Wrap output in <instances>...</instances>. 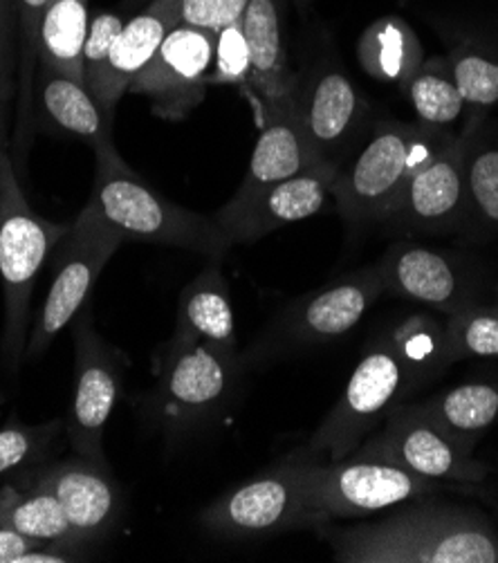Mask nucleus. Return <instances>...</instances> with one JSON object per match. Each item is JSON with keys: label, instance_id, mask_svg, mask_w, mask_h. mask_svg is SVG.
<instances>
[{"label": "nucleus", "instance_id": "f257e3e1", "mask_svg": "<svg viewBox=\"0 0 498 563\" xmlns=\"http://www.w3.org/2000/svg\"><path fill=\"white\" fill-rule=\"evenodd\" d=\"M435 344L440 342L433 328L422 332L409 323V328L391 336V342L373 346L353 371L344 396L312 433L303 452L317 461H342L351 456L422 382L433 362L447 364V342L442 346Z\"/></svg>", "mask_w": 498, "mask_h": 563}, {"label": "nucleus", "instance_id": "f03ea898", "mask_svg": "<svg viewBox=\"0 0 498 563\" xmlns=\"http://www.w3.org/2000/svg\"><path fill=\"white\" fill-rule=\"evenodd\" d=\"M323 537L342 563H498V541L447 505H418L377 523L328 528Z\"/></svg>", "mask_w": 498, "mask_h": 563}, {"label": "nucleus", "instance_id": "7ed1b4c3", "mask_svg": "<svg viewBox=\"0 0 498 563\" xmlns=\"http://www.w3.org/2000/svg\"><path fill=\"white\" fill-rule=\"evenodd\" d=\"M97 172L88 202L124 241L191 250L223 261L232 241L215 218L189 211L157 194L122 159L115 144L95 148Z\"/></svg>", "mask_w": 498, "mask_h": 563}, {"label": "nucleus", "instance_id": "20e7f679", "mask_svg": "<svg viewBox=\"0 0 498 563\" xmlns=\"http://www.w3.org/2000/svg\"><path fill=\"white\" fill-rule=\"evenodd\" d=\"M68 228L49 222L30 207L12 153L0 155V284L5 303L0 368L10 377L19 375L25 362L36 276Z\"/></svg>", "mask_w": 498, "mask_h": 563}, {"label": "nucleus", "instance_id": "39448f33", "mask_svg": "<svg viewBox=\"0 0 498 563\" xmlns=\"http://www.w3.org/2000/svg\"><path fill=\"white\" fill-rule=\"evenodd\" d=\"M312 461L299 449L279 465L230 489L207 505L200 515L202 528L225 539H256L292 528L321 526L308 498Z\"/></svg>", "mask_w": 498, "mask_h": 563}, {"label": "nucleus", "instance_id": "423d86ee", "mask_svg": "<svg viewBox=\"0 0 498 563\" xmlns=\"http://www.w3.org/2000/svg\"><path fill=\"white\" fill-rule=\"evenodd\" d=\"M122 243L124 239L86 202L70 222L66 236L54 247V278L30 325L25 362H36L84 310L99 274Z\"/></svg>", "mask_w": 498, "mask_h": 563}, {"label": "nucleus", "instance_id": "0eeeda50", "mask_svg": "<svg viewBox=\"0 0 498 563\" xmlns=\"http://www.w3.org/2000/svg\"><path fill=\"white\" fill-rule=\"evenodd\" d=\"M239 371V357L171 336L153 362L157 418L178 433L213 420L230 405Z\"/></svg>", "mask_w": 498, "mask_h": 563}, {"label": "nucleus", "instance_id": "6e6552de", "mask_svg": "<svg viewBox=\"0 0 498 563\" xmlns=\"http://www.w3.org/2000/svg\"><path fill=\"white\" fill-rule=\"evenodd\" d=\"M384 292L379 267L342 276L335 284L290 303L241 362H267L290 351L335 342L364 319Z\"/></svg>", "mask_w": 498, "mask_h": 563}, {"label": "nucleus", "instance_id": "1a4fd4ad", "mask_svg": "<svg viewBox=\"0 0 498 563\" xmlns=\"http://www.w3.org/2000/svg\"><path fill=\"white\" fill-rule=\"evenodd\" d=\"M438 489L440 481L362 454L342 461L314 459L308 474L310 508L321 523L389 510Z\"/></svg>", "mask_w": 498, "mask_h": 563}, {"label": "nucleus", "instance_id": "9d476101", "mask_svg": "<svg viewBox=\"0 0 498 563\" xmlns=\"http://www.w3.org/2000/svg\"><path fill=\"white\" fill-rule=\"evenodd\" d=\"M438 151L418 129L400 124L379 129L332 187L344 218L359 224L389 216L409 178Z\"/></svg>", "mask_w": 498, "mask_h": 563}, {"label": "nucleus", "instance_id": "9b49d317", "mask_svg": "<svg viewBox=\"0 0 498 563\" xmlns=\"http://www.w3.org/2000/svg\"><path fill=\"white\" fill-rule=\"evenodd\" d=\"M73 340L75 396L66 418V435L75 454L108 465L103 435L120 398L126 360L95 330L90 312H81L75 321Z\"/></svg>", "mask_w": 498, "mask_h": 563}, {"label": "nucleus", "instance_id": "f8f14e48", "mask_svg": "<svg viewBox=\"0 0 498 563\" xmlns=\"http://www.w3.org/2000/svg\"><path fill=\"white\" fill-rule=\"evenodd\" d=\"M353 454L396 463L431 481H480L485 470L474 463L467 446L442 431L418 405H398L377 433H370Z\"/></svg>", "mask_w": 498, "mask_h": 563}, {"label": "nucleus", "instance_id": "ddd939ff", "mask_svg": "<svg viewBox=\"0 0 498 563\" xmlns=\"http://www.w3.org/2000/svg\"><path fill=\"white\" fill-rule=\"evenodd\" d=\"M215 34L176 25L129 92L151 99L153 112L166 120H182L202 101L213 68Z\"/></svg>", "mask_w": 498, "mask_h": 563}, {"label": "nucleus", "instance_id": "4468645a", "mask_svg": "<svg viewBox=\"0 0 498 563\" xmlns=\"http://www.w3.org/2000/svg\"><path fill=\"white\" fill-rule=\"evenodd\" d=\"M27 483L59 500L84 545L103 539L118 526L124 510L122 489L108 465L92 463L79 454L32 467Z\"/></svg>", "mask_w": 498, "mask_h": 563}, {"label": "nucleus", "instance_id": "2eb2a0df", "mask_svg": "<svg viewBox=\"0 0 498 563\" xmlns=\"http://www.w3.org/2000/svg\"><path fill=\"white\" fill-rule=\"evenodd\" d=\"M241 27L250 47V88L263 126L292 115L297 75L288 64L286 0H250Z\"/></svg>", "mask_w": 498, "mask_h": 563}, {"label": "nucleus", "instance_id": "dca6fc26", "mask_svg": "<svg viewBox=\"0 0 498 563\" xmlns=\"http://www.w3.org/2000/svg\"><path fill=\"white\" fill-rule=\"evenodd\" d=\"M359 97L342 70L317 68L306 77L297 75L295 118L317 162L337 166L359 122Z\"/></svg>", "mask_w": 498, "mask_h": 563}, {"label": "nucleus", "instance_id": "f3484780", "mask_svg": "<svg viewBox=\"0 0 498 563\" xmlns=\"http://www.w3.org/2000/svg\"><path fill=\"white\" fill-rule=\"evenodd\" d=\"M310 164H317V159L310 153V146L301 133L295 112L292 115L265 124L239 191L213 216L218 228L228 232L269 187L297 176Z\"/></svg>", "mask_w": 498, "mask_h": 563}, {"label": "nucleus", "instance_id": "a211bd4d", "mask_svg": "<svg viewBox=\"0 0 498 563\" xmlns=\"http://www.w3.org/2000/svg\"><path fill=\"white\" fill-rule=\"evenodd\" d=\"M340 168L328 162L310 164L297 176L269 187L225 232L232 245L254 243L290 222L306 220L323 209Z\"/></svg>", "mask_w": 498, "mask_h": 563}, {"label": "nucleus", "instance_id": "6ab92c4d", "mask_svg": "<svg viewBox=\"0 0 498 563\" xmlns=\"http://www.w3.org/2000/svg\"><path fill=\"white\" fill-rule=\"evenodd\" d=\"M178 25L174 0H153V3L131 21L110 49L103 75L92 90L99 106L113 118L118 101L131 90L135 77L146 68L159 49L162 41Z\"/></svg>", "mask_w": 498, "mask_h": 563}, {"label": "nucleus", "instance_id": "aec40b11", "mask_svg": "<svg viewBox=\"0 0 498 563\" xmlns=\"http://www.w3.org/2000/svg\"><path fill=\"white\" fill-rule=\"evenodd\" d=\"M465 198V176L456 148L442 146L405 185L389 216L407 228L442 230Z\"/></svg>", "mask_w": 498, "mask_h": 563}, {"label": "nucleus", "instance_id": "412c9836", "mask_svg": "<svg viewBox=\"0 0 498 563\" xmlns=\"http://www.w3.org/2000/svg\"><path fill=\"white\" fill-rule=\"evenodd\" d=\"M174 336L200 342L230 357H239L232 290L223 269H220V261L211 258L191 284L185 286L178 301Z\"/></svg>", "mask_w": 498, "mask_h": 563}, {"label": "nucleus", "instance_id": "4be33fe9", "mask_svg": "<svg viewBox=\"0 0 498 563\" xmlns=\"http://www.w3.org/2000/svg\"><path fill=\"white\" fill-rule=\"evenodd\" d=\"M34 99L47 122L90 142L92 148L113 142L110 115L99 106L84 81L38 64Z\"/></svg>", "mask_w": 498, "mask_h": 563}, {"label": "nucleus", "instance_id": "5701e85b", "mask_svg": "<svg viewBox=\"0 0 498 563\" xmlns=\"http://www.w3.org/2000/svg\"><path fill=\"white\" fill-rule=\"evenodd\" d=\"M379 272L386 292L429 308L450 310L461 292L452 263L427 247H394L381 261Z\"/></svg>", "mask_w": 498, "mask_h": 563}, {"label": "nucleus", "instance_id": "b1692460", "mask_svg": "<svg viewBox=\"0 0 498 563\" xmlns=\"http://www.w3.org/2000/svg\"><path fill=\"white\" fill-rule=\"evenodd\" d=\"M0 526L27 537L41 548L73 554L86 548L68 523L59 500L30 483L21 489L12 485L0 489Z\"/></svg>", "mask_w": 498, "mask_h": 563}, {"label": "nucleus", "instance_id": "393cba45", "mask_svg": "<svg viewBox=\"0 0 498 563\" xmlns=\"http://www.w3.org/2000/svg\"><path fill=\"white\" fill-rule=\"evenodd\" d=\"M88 0H49L38 32V64L84 81Z\"/></svg>", "mask_w": 498, "mask_h": 563}, {"label": "nucleus", "instance_id": "a878e982", "mask_svg": "<svg viewBox=\"0 0 498 563\" xmlns=\"http://www.w3.org/2000/svg\"><path fill=\"white\" fill-rule=\"evenodd\" d=\"M442 431L465 444L485 431L498 416V388L491 384H463L418 405Z\"/></svg>", "mask_w": 498, "mask_h": 563}, {"label": "nucleus", "instance_id": "bb28decb", "mask_svg": "<svg viewBox=\"0 0 498 563\" xmlns=\"http://www.w3.org/2000/svg\"><path fill=\"white\" fill-rule=\"evenodd\" d=\"M357 52L366 73L381 81H405L420 70V45L398 19L370 25Z\"/></svg>", "mask_w": 498, "mask_h": 563}, {"label": "nucleus", "instance_id": "cd10ccee", "mask_svg": "<svg viewBox=\"0 0 498 563\" xmlns=\"http://www.w3.org/2000/svg\"><path fill=\"white\" fill-rule=\"evenodd\" d=\"M49 0H16L19 21V95H16V146L25 151L34 106V79L38 68V32Z\"/></svg>", "mask_w": 498, "mask_h": 563}, {"label": "nucleus", "instance_id": "c85d7f7f", "mask_svg": "<svg viewBox=\"0 0 498 563\" xmlns=\"http://www.w3.org/2000/svg\"><path fill=\"white\" fill-rule=\"evenodd\" d=\"M64 433V420L23 424L16 416H12L0 427V476L30 472L32 467L47 463Z\"/></svg>", "mask_w": 498, "mask_h": 563}, {"label": "nucleus", "instance_id": "c756f323", "mask_svg": "<svg viewBox=\"0 0 498 563\" xmlns=\"http://www.w3.org/2000/svg\"><path fill=\"white\" fill-rule=\"evenodd\" d=\"M409 99L427 126L452 124L465 106L452 77L435 70H418L409 79Z\"/></svg>", "mask_w": 498, "mask_h": 563}, {"label": "nucleus", "instance_id": "7c9ffc66", "mask_svg": "<svg viewBox=\"0 0 498 563\" xmlns=\"http://www.w3.org/2000/svg\"><path fill=\"white\" fill-rule=\"evenodd\" d=\"M19 95V21L16 0H0V155L10 151L8 129Z\"/></svg>", "mask_w": 498, "mask_h": 563}, {"label": "nucleus", "instance_id": "2f4dec72", "mask_svg": "<svg viewBox=\"0 0 498 563\" xmlns=\"http://www.w3.org/2000/svg\"><path fill=\"white\" fill-rule=\"evenodd\" d=\"M450 360L498 357V314L456 312L447 325Z\"/></svg>", "mask_w": 498, "mask_h": 563}, {"label": "nucleus", "instance_id": "473e14b6", "mask_svg": "<svg viewBox=\"0 0 498 563\" xmlns=\"http://www.w3.org/2000/svg\"><path fill=\"white\" fill-rule=\"evenodd\" d=\"M209 84L250 86V47L241 23L215 32V52Z\"/></svg>", "mask_w": 498, "mask_h": 563}, {"label": "nucleus", "instance_id": "72a5a7b5", "mask_svg": "<svg viewBox=\"0 0 498 563\" xmlns=\"http://www.w3.org/2000/svg\"><path fill=\"white\" fill-rule=\"evenodd\" d=\"M124 19L115 12H99L90 19L86 45H84V84L92 92L103 75L110 49L124 30Z\"/></svg>", "mask_w": 498, "mask_h": 563}, {"label": "nucleus", "instance_id": "f704fd0d", "mask_svg": "<svg viewBox=\"0 0 498 563\" xmlns=\"http://www.w3.org/2000/svg\"><path fill=\"white\" fill-rule=\"evenodd\" d=\"M180 25L204 32H220L228 25L241 23L250 0H174Z\"/></svg>", "mask_w": 498, "mask_h": 563}, {"label": "nucleus", "instance_id": "c9c22d12", "mask_svg": "<svg viewBox=\"0 0 498 563\" xmlns=\"http://www.w3.org/2000/svg\"><path fill=\"white\" fill-rule=\"evenodd\" d=\"M452 79L467 103L489 106L498 101V64H491L483 56H461L454 64Z\"/></svg>", "mask_w": 498, "mask_h": 563}, {"label": "nucleus", "instance_id": "e433bc0d", "mask_svg": "<svg viewBox=\"0 0 498 563\" xmlns=\"http://www.w3.org/2000/svg\"><path fill=\"white\" fill-rule=\"evenodd\" d=\"M467 185L478 209L498 222V151H485L472 162Z\"/></svg>", "mask_w": 498, "mask_h": 563}, {"label": "nucleus", "instance_id": "4c0bfd02", "mask_svg": "<svg viewBox=\"0 0 498 563\" xmlns=\"http://www.w3.org/2000/svg\"><path fill=\"white\" fill-rule=\"evenodd\" d=\"M32 548H41L38 543L30 541L27 537L10 530V528H3L0 526V563H16V559L32 550Z\"/></svg>", "mask_w": 498, "mask_h": 563}, {"label": "nucleus", "instance_id": "58836bf2", "mask_svg": "<svg viewBox=\"0 0 498 563\" xmlns=\"http://www.w3.org/2000/svg\"><path fill=\"white\" fill-rule=\"evenodd\" d=\"M299 3H306V0H299Z\"/></svg>", "mask_w": 498, "mask_h": 563}]
</instances>
